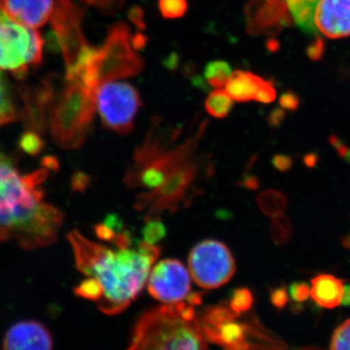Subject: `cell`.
Returning a JSON list of instances; mask_svg holds the SVG:
<instances>
[{
  "mask_svg": "<svg viewBox=\"0 0 350 350\" xmlns=\"http://www.w3.org/2000/svg\"><path fill=\"white\" fill-rule=\"evenodd\" d=\"M207 124L202 120L187 129L154 119L124 177L126 187L144 190L135 208L145 221L176 213L195 199L202 174L211 172V163L199 153Z\"/></svg>",
  "mask_w": 350,
  "mask_h": 350,
  "instance_id": "6da1fadb",
  "label": "cell"
},
{
  "mask_svg": "<svg viewBox=\"0 0 350 350\" xmlns=\"http://www.w3.org/2000/svg\"><path fill=\"white\" fill-rule=\"evenodd\" d=\"M47 167L22 174L12 161L0 155V241H16L24 250L54 243L64 216L44 200Z\"/></svg>",
  "mask_w": 350,
  "mask_h": 350,
  "instance_id": "7a4b0ae2",
  "label": "cell"
},
{
  "mask_svg": "<svg viewBox=\"0 0 350 350\" xmlns=\"http://www.w3.org/2000/svg\"><path fill=\"white\" fill-rule=\"evenodd\" d=\"M68 239L76 268L98 280L103 288V298L98 303L101 312L107 315L125 312L144 290L156 259L137 248L112 250L76 230L69 232Z\"/></svg>",
  "mask_w": 350,
  "mask_h": 350,
  "instance_id": "3957f363",
  "label": "cell"
},
{
  "mask_svg": "<svg viewBox=\"0 0 350 350\" xmlns=\"http://www.w3.org/2000/svg\"><path fill=\"white\" fill-rule=\"evenodd\" d=\"M195 308L181 301L146 310L135 322L129 349H206Z\"/></svg>",
  "mask_w": 350,
  "mask_h": 350,
  "instance_id": "277c9868",
  "label": "cell"
},
{
  "mask_svg": "<svg viewBox=\"0 0 350 350\" xmlns=\"http://www.w3.org/2000/svg\"><path fill=\"white\" fill-rule=\"evenodd\" d=\"M98 87L100 83L137 76L144 62L133 45V34L126 23L113 25L100 49L94 53Z\"/></svg>",
  "mask_w": 350,
  "mask_h": 350,
  "instance_id": "5b68a950",
  "label": "cell"
},
{
  "mask_svg": "<svg viewBox=\"0 0 350 350\" xmlns=\"http://www.w3.org/2000/svg\"><path fill=\"white\" fill-rule=\"evenodd\" d=\"M43 39L0 8V69L24 76L42 59Z\"/></svg>",
  "mask_w": 350,
  "mask_h": 350,
  "instance_id": "8992f818",
  "label": "cell"
},
{
  "mask_svg": "<svg viewBox=\"0 0 350 350\" xmlns=\"http://www.w3.org/2000/svg\"><path fill=\"white\" fill-rule=\"evenodd\" d=\"M142 105L139 93L129 83L113 80L100 83L96 89V109L101 122L119 135H129L133 130Z\"/></svg>",
  "mask_w": 350,
  "mask_h": 350,
  "instance_id": "52a82bcc",
  "label": "cell"
},
{
  "mask_svg": "<svg viewBox=\"0 0 350 350\" xmlns=\"http://www.w3.org/2000/svg\"><path fill=\"white\" fill-rule=\"evenodd\" d=\"M189 273L196 284L204 289H217L232 280L236 261L225 243L206 239L196 244L188 258Z\"/></svg>",
  "mask_w": 350,
  "mask_h": 350,
  "instance_id": "ba28073f",
  "label": "cell"
},
{
  "mask_svg": "<svg viewBox=\"0 0 350 350\" xmlns=\"http://www.w3.org/2000/svg\"><path fill=\"white\" fill-rule=\"evenodd\" d=\"M148 291L154 299L163 304L185 300L191 292L189 269L179 260H162L151 269Z\"/></svg>",
  "mask_w": 350,
  "mask_h": 350,
  "instance_id": "9c48e42d",
  "label": "cell"
},
{
  "mask_svg": "<svg viewBox=\"0 0 350 350\" xmlns=\"http://www.w3.org/2000/svg\"><path fill=\"white\" fill-rule=\"evenodd\" d=\"M243 12L251 36H271L291 22L284 0H250Z\"/></svg>",
  "mask_w": 350,
  "mask_h": 350,
  "instance_id": "30bf717a",
  "label": "cell"
},
{
  "mask_svg": "<svg viewBox=\"0 0 350 350\" xmlns=\"http://www.w3.org/2000/svg\"><path fill=\"white\" fill-rule=\"evenodd\" d=\"M317 29L330 39L350 36V0H320L314 17Z\"/></svg>",
  "mask_w": 350,
  "mask_h": 350,
  "instance_id": "8fae6325",
  "label": "cell"
},
{
  "mask_svg": "<svg viewBox=\"0 0 350 350\" xmlns=\"http://www.w3.org/2000/svg\"><path fill=\"white\" fill-rule=\"evenodd\" d=\"M52 334L47 327L36 320L14 324L3 340L5 349H52Z\"/></svg>",
  "mask_w": 350,
  "mask_h": 350,
  "instance_id": "7c38bea8",
  "label": "cell"
},
{
  "mask_svg": "<svg viewBox=\"0 0 350 350\" xmlns=\"http://www.w3.org/2000/svg\"><path fill=\"white\" fill-rule=\"evenodd\" d=\"M0 8L16 22L38 29L54 12L55 0H0Z\"/></svg>",
  "mask_w": 350,
  "mask_h": 350,
  "instance_id": "4fadbf2b",
  "label": "cell"
},
{
  "mask_svg": "<svg viewBox=\"0 0 350 350\" xmlns=\"http://www.w3.org/2000/svg\"><path fill=\"white\" fill-rule=\"evenodd\" d=\"M344 282L336 276L319 275L312 280L310 296L317 305L325 308H335L342 304Z\"/></svg>",
  "mask_w": 350,
  "mask_h": 350,
  "instance_id": "5bb4252c",
  "label": "cell"
},
{
  "mask_svg": "<svg viewBox=\"0 0 350 350\" xmlns=\"http://www.w3.org/2000/svg\"><path fill=\"white\" fill-rule=\"evenodd\" d=\"M266 80L251 71H232L226 85V92L238 103L255 100L258 91Z\"/></svg>",
  "mask_w": 350,
  "mask_h": 350,
  "instance_id": "9a60e30c",
  "label": "cell"
},
{
  "mask_svg": "<svg viewBox=\"0 0 350 350\" xmlns=\"http://www.w3.org/2000/svg\"><path fill=\"white\" fill-rule=\"evenodd\" d=\"M295 24L310 36L317 34L314 17L320 0H284Z\"/></svg>",
  "mask_w": 350,
  "mask_h": 350,
  "instance_id": "2e32d148",
  "label": "cell"
},
{
  "mask_svg": "<svg viewBox=\"0 0 350 350\" xmlns=\"http://www.w3.org/2000/svg\"><path fill=\"white\" fill-rule=\"evenodd\" d=\"M204 108L209 116L224 119L229 116L234 108V100L222 89H216L207 96Z\"/></svg>",
  "mask_w": 350,
  "mask_h": 350,
  "instance_id": "e0dca14e",
  "label": "cell"
},
{
  "mask_svg": "<svg viewBox=\"0 0 350 350\" xmlns=\"http://www.w3.org/2000/svg\"><path fill=\"white\" fill-rule=\"evenodd\" d=\"M257 204L262 213L275 217L284 213L288 202L286 197L280 191L267 190L258 196Z\"/></svg>",
  "mask_w": 350,
  "mask_h": 350,
  "instance_id": "ac0fdd59",
  "label": "cell"
},
{
  "mask_svg": "<svg viewBox=\"0 0 350 350\" xmlns=\"http://www.w3.org/2000/svg\"><path fill=\"white\" fill-rule=\"evenodd\" d=\"M232 68L227 62L213 61L204 68V76L209 86L221 89L225 87L232 75Z\"/></svg>",
  "mask_w": 350,
  "mask_h": 350,
  "instance_id": "d6986e66",
  "label": "cell"
},
{
  "mask_svg": "<svg viewBox=\"0 0 350 350\" xmlns=\"http://www.w3.org/2000/svg\"><path fill=\"white\" fill-rule=\"evenodd\" d=\"M16 110L3 76L0 73V128L15 120Z\"/></svg>",
  "mask_w": 350,
  "mask_h": 350,
  "instance_id": "ffe728a7",
  "label": "cell"
},
{
  "mask_svg": "<svg viewBox=\"0 0 350 350\" xmlns=\"http://www.w3.org/2000/svg\"><path fill=\"white\" fill-rule=\"evenodd\" d=\"M253 305H254V295L250 288L239 287L232 291L229 306L239 317L250 312Z\"/></svg>",
  "mask_w": 350,
  "mask_h": 350,
  "instance_id": "44dd1931",
  "label": "cell"
},
{
  "mask_svg": "<svg viewBox=\"0 0 350 350\" xmlns=\"http://www.w3.org/2000/svg\"><path fill=\"white\" fill-rule=\"evenodd\" d=\"M269 232L273 243L276 245H283L289 241L292 236V225L289 219L286 216L278 215L273 217L271 226H269Z\"/></svg>",
  "mask_w": 350,
  "mask_h": 350,
  "instance_id": "7402d4cb",
  "label": "cell"
},
{
  "mask_svg": "<svg viewBox=\"0 0 350 350\" xmlns=\"http://www.w3.org/2000/svg\"><path fill=\"white\" fill-rule=\"evenodd\" d=\"M158 8L163 18L176 20L184 17L188 11L187 0H158Z\"/></svg>",
  "mask_w": 350,
  "mask_h": 350,
  "instance_id": "603a6c76",
  "label": "cell"
},
{
  "mask_svg": "<svg viewBox=\"0 0 350 350\" xmlns=\"http://www.w3.org/2000/svg\"><path fill=\"white\" fill-rule=\"evenodd\" d=\"M142 234L147 243L157 244L167 236V228L161 219H149L142 228Z\"/></svg>",
  "mask_w": 350,
  "mask_h": 350,
  "instance_id": "cb8c5ba5",
  "label": "cell"
},
{
  "mask_svg": "<svg viewBox=\"0 0 350 350\" xmlns=\"http://www.w3.org/2000/svg\"><path fill=\"white\" fill-rule=\"evenodd\" d=\"M75 294L78 297L86 299V300L96 301L98 303L103 298V291L101 285L94 278H88L76 286Z\"/></svg>",
  "mask_w": 350,
  "mask_h": 350,
  "instance_id": "d4e9b609",
  "label": "cell"
},
{
  "mask_svg": "<svg viewBox=\"0 0 350 350\" xmlns=\"http://www.w3.org/2000/svg\"><path fill=\"white\" fill-rule=\"evenodd\" d=\"M331 349H350V319L345 320L332 336Z\"/></svg>",
  "mask_w": 350,
  "mask_h": 350,
  "instance_id": "484cf974",
  "label": "cell"
},
{
  "mask_svg": "<svg viewBox=\"0 0 350 350\" xmlns=\"http://www.w3.org/2000/svg\"><path fill=\"white\" fill-rule=\"evenodd\" d=\"M289 295L297 304H303L310 297V287L306 282H294L290 285Z\"/></svg>",
  "mask_w": 350,
  "mask_h": 350,
  "instance_id": "4316f807",
  "label": "cell"
},
{
  "mask_svg": "<svg viewBox=\"0 0 350 350\" xmlns=\"http://www.w3.org/2000/svg\"><path fill=\"white\" fill-rule=\"evenodd\" d=\"M21 147L27 153L36 155L43 148V144L38 135H34V133H27V135H23L22 139H21Z\"/></svg>",
  "mask_w": 350,
  "mask_h": 350,
  "instance_id": "83f0119b",
  "label": "cell"
},
{
  "mask_svg": "<svg viewBox=\"0 0 350 350\" xmlns=\"http://www.w3.org/2000/svg\"><path fill=\"white\" fill-rule=\"evenodd\" d=\"M269 300L276 310H283L289 301L288 290L285 287L273 288L269 293Z\"/></svg>",
  "mask_w": 350,
  "mask_h": 350,
  "instance_id": "f1b7e54d",
  "label": "cell"
},
{
  "mask_svg": "<svg viewBox=\"0 0 350 350\" xmlns=\"http://www.w3.org/2000/svg\"><path fill=\"white\" fill-rule=\"evenodd\" d=\"M275 96L276 91L273 82L266 80L258 91L255 101L261 103H271L275 100Z\"/></svg>",
  "mask_w": 350,
  "mask_h": 350,
  "instance_id": "f546056e",
  "label": "cell"
},
{
  "mask_svg": "<svg viewBox=\"0 0 350 350\" xmlns=\"http://www.w3.org/2000/svg\"><path fill=\"white\" fill-rule=\"evenodd\" d=\"M94 232L100 241H110V243H112L117 234V232L105 223H100V224L94 226Z\"/></svg>",
  "mask_w": 350,
  "mask_h": 350,
  "instance_id": "4dcf8cb0",
  "label": "cell"
},
{
  "mask_svg": "<svg viewBox=\"0 0 350 350\" xmlns=\"http://www.w3.org/2000/svg\"><path fill=\"white\" fill-rule=\"evenodd\" d=\"M128 17L131 22L133 23V24L135 25L138 29H140V31L145 29V27H146L144 22V10L142 9V7H131L130 10H129Z\"/></svg>",
  "mask_w": 350,
  "mask_h": 350,
  "instance_id": "1f68e13d",
  "label": "cell"
},
{
  "mask_svg": "<svg viewBox=\"0 0 350 350\" xmlns=\"http://www.w3.org/2000/svg\"><path fill=\"white\" fill-rule=\"evenodd\" d=\"M271 163H273L275 169L282 172H288L293 167V160H292L291 157L287 155L273 156Z\"/></svg>",
  "mask_w": 350,
  "mask_h": 350,
  "instance_id": "d6a6232c",
  "label": "cell"
},
{
  "mask_svg": "<svg viewBox=\"0 0 350 350\" xmlns=\"http://www.w3.org/2000/svg\"><path fill=\"white\" fill-rule=\"evenodd\" d=\"M280 107L288 110H295L298 107L299 98L296 94L293 93L283 94L280 98Z\"/></svg>",
  "mask_w": 350,
  "mask_h": 350,
  "instance_id": "836d02e7",
  "label": "cell"
},
{
  "mask_svg": "<svg viewBox=\"0 0 350 350\" xmlns=\"http://www.w3.org/2000/svg\"><path fill=\"white\" fill-rule=\"evenodd\" d=\"M330 142L331 144L334 145V147L337 149L340 156H342L347 163H350V149L349 147L345 146V145L336 137H331Z\"/></svg>",
  "mask_w": 350,
  "mask_h": 350,
  "instance_id": "e575fe53",
  "label": "cell"
},
{
  "mask_svg": "<svg viewBox=\"0 0 350 350\" xmlns=\"http://www.w3.org/2000/svg\"><path fill=\"white\" fill-rule=\"evenodd\" d=\"M241 187L250 189V190H257L260 186L259 179L252 174H245L241 180Z\"/></svg>",
  "mask_w": 350,
  "mask_h": 350,
  "instance_id": "d590c367",
  "label": "cell"
},
{
  "mask_svg": "<svg viewBox=\"0 0 350 350\" xmlns=\"http://www.w3.org/2000/svg\"><path fill=\"white\" fill-rule=\"evenodd\" d=\"M147 44V38L144 36V34L140 33V32H137L135 36H133V45L135 49L140 50L144 49L145 46Z\"/></svg>",
  "mask_w": 350,
  "mask_h": 350,
  "instance_id": "8d00e7d4",
  "label": "cell"
},
{
  "mask_svg": "<svg viewBox=\"0 0 350 350\" xmlns=\"http://www.w3.org/2000/svg\"><path fill=\"white\" fill-rule=\"evenodd\" d=\"M202 297L204 295L200 293V292H195V293H189L188 296L186 297L185 300L187 301L189 305L196 306H200L202 304Z\"/></svg>",
  "mask_w": 350,
  "mask_h": 350,
  "instance_id": "74e56055",
  "label": "cell"
},
{
  "mask_svg": "<svg viewBox=\"0 0 350 350\" xmlns=\"http://www.w3.org/2000/svg\"><path fill=\"white\" fill-rule=\"evenodd\" d=\"M283 117H284V114H283L282 109L275 110V111L271 112V116H269V124L273 126H280L282 124Z\"/></svg>",
  "mask_w": 350,
  "mask_h": 350,
  "instance_id": "f35d334b",
  "label": "cell"
},
{
  "mask_svg": "<svg viewBox=\"0 0 350 350\" xmlns=\"http://www.w3.org/2000/svg\"><path fill=\"white\" fill-rule=\"evenodd\" d=\"M345 306H350V284L344 287V295H342V304Z\"/></svg>",
  "mask_w": 350,
  "mask_h": 350,
  "instance_id": "ab89813d",
  "label": "cell"
},
{
  "mask_svg": "<svg viewBox=\"0 0 350 350\" xmlns=\"http://www.w3.org/2000/svg\"><path fill=\"white\" fill-rule=\"evenodd\" d=\"M317 162V157L315 155H308L305 158V163L308 167H312Z\"/></svg>",
  "mask_w": 350,
  "mask_h": 350,
  "instance_id": "60d3db41",
  "label": "cell"
},
{
  "mask_svg": "<svg viewBox=\"0 0 350 350\" xmlns=\"http://www.w3.org/2000/svg\"><path fill=\"white\" fill-rule=\"evenodd\" d=\"M349 246H350V237H349Z\"/></svg>",
  "mask_w": 350,
  "mask_h": 350,
  "instance_id": "b9f144b4",
  "label": "cell"
}]
</instances>
